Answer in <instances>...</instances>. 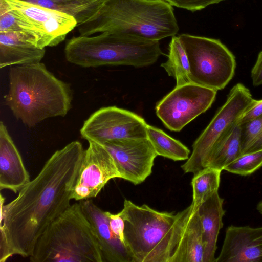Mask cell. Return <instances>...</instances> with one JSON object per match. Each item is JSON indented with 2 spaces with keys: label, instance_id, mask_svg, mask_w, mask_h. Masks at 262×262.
<instances>
[{
  "label": "cell",
  "instance_id": "cell-23",
  "mask_svg": "<svg viewBox=\"0 0 262 262\" xmlns=\"http://www.w3.org/2000/svg\"><path fill=\"white\" fill-rule=\"evenodd\" d=\"M146 132L147 138L158 156L175 161L186 160L189 158L190 150L162 130L147 124Z\"/></svg>",
  "mask_w": 262,
  "mask_h": 262
},
{
  "label": "cell",
  "instance_id": "cell-8",
  "mask_svg": "<svg viewBox=\"0 0 262 262\" xmlns=\"http://www.w3.org/2000/svg\"><path fill=\"white\" fill-rule=\"evenodd\" d=\"M256 100L242 83H237L230 90L225 103L193 143L190 156L181 166L184 173L194 174L204 168V160L213 145L238 123Z\"/></svg>",
  "mask_w": 262,
  "mask_h": 262
},
{
  "label": "cell",
  "instance_id": "cell-33",
  "mask_svg": "<svg viewBox=\"0 0 262 262\" xmlns=\"http://www.w3.org/2000/svg\"><path fill=\"white\" fill-rule=\"evenodd\" d=\"M257 209L262 214V201L258 203L257 206Z\"/></svg>",
  "mask_w": 262,
  "mask_h": 262
},
{
  "label": "cell",
  "instance_id": "cell-16",
  "mask_svg": "<svg viewBox=\"0 0 262 262\" xmlns=\"http://www.w3.org/2000/svg\"><path fill=\"white\" fill-rule=\"evenodd\" d=\"M21 156L4 123H0V190L16 193L30 181Z\"/></svg>",
  "mask_w": 262,
  "mask_h": 262
},
{
  "label": "cell",
  "instance_id": "cell-13",
  "mask_svg": "<svg viewBox=\"0 0 262 262\" xmlns=\"http://www.w3.org/2000/svg\"><path fill=\"white\" fill-rule=\"evenodd\" d=\"M100 144L113 157L121 178L138 185L151 174L158 155L148 138L121 139Z\"/></svg>",
  "mask_w": 262,
  "mask_h": 262
},
{
  "label": "cell",
  "instance_id": "cell-7",
  "mask_svg": "<svg viewBox=\"0 0 262 262\" xmlns=\"http://www.w3.org/2000/svg\"><path fill=\"white\" fill-rule=\"evenodd\" d=\"M179 37L187 54L192 83L217 92L234 75V55L220 40L187 34Z\"/></svg>",
  "mask_w": 262,
  "mask_h": 262
},
{
  "label": "cell",
  "instance_id": "cell-28",
  "mask_svg": "<svg viewBox=\"0 0 262 262\" xmlns=\"http://www.w3.org/2000/svg\"><path fill=\"white\" fill-rule=\"evenodd\" d=\"M172 6L191 11L204 9L209 5L217 4L225 0H164Z\"/></svg>",
  "mask_w": 262,
  "mask_h": 262
},
{
  "label": "cell",
  "instance_id": "cell-30",
  "mask_svg": "<svg viewBox=\"0 0 262 262\" xmlns=\"http://www.w3.org/2000/svg\"><path fill=\"white\" fill-rule=\"evenodd\" d=\"M261 114L262 100H257L255 103L242 116L238 123L242 124L249 121Z\"/></svg>",
  "mask_w": 262,
  "mask_h": 262
},
{
  "label": "cell",
  "instance_id": "cell-6",
  "mask_svg": "<svg viewBox=\"0 0 262 262\" xmlns=\"http://www.w3.org/2000/svg\"><path fill=\"white\" fill-rule=\"evenodd\" d=\"M29 259L32 262H104L79 202L71 205L46 228Z\"/></svg>",
  "mask_w": 262,
  "mask_h": 262
},
{
  "label": "cell",
  "instance_id": "cell-14",
  "mask_svg": "<svg viewBox=\"0 0 262 262\" xmlns=\"http://www.w3.org/2000/svg\"><path fill=\"white\" fill-rule=\"evenodd\" d=\"M215 262H262V227L229 226Z\"/></svg>",
  "mask_w": 262,
  "mask_h": 262
},
{
  "label": "cell",
  "instance_id": "cell-20",
  "mask_svg": "<svg viewBox=\"0 0 262 262\" xmlns=\"http://www.w3.org/2000/svg\"><path fill=\"white\" fill-rule=\"evenodd\" d=\"M242 155L241 127L237 123L213 145L204 160L203 166L222 171Z\"/></svg>",
  "mask_w": 262,
  "mask_h": 262
},
{
  "label": "cell",
  "instance_id": "cell-18",
  "mask_svg": "<svg viewBox=\"0 0 262 262\" xmlns=\"http://www.w3.org/2000/svg\"><path fill=\"white\" fill-rule=\"evenodd\" d=\"M224 199L216 191L196 208L203 231L204 243L203 262H215V253L220 229L223 227Z\"/></svg>",
  "mask_w": 262,
  "mask_h": 262
},
{
  "label": "cell",
  "instance_id": "cell-29",
  "mask_svg": "<svg viewBox=\"0 0 262 262\" xmlns=\"http://www.w3.org/2000/svg\"><path fill=\"white\" fill-rule=\"evenodd\" d=\"M106 213L112 231L125 245L124 234L125 223L123 219L119 212L117 214H112L108 211H106Z\"/></svg>",
  "mask_w": 262,
  "mask_h": 262
},
{
  "label": "cell",
  "instance_id": "cell-3",
  "mask_svg": "<svg viewBox=\"0 0 262 262\" xmlns=\"http://www.w3.org/2000/svg\"><path fill=\"white\" fill-rule=\"evenodd\" d=\"M190 205L176 214L125 200L119 212L133 262H174Z\"/></svg>",
  "mask_w": 262,
  "mask_h": 262
},
{
  "label": "cell",
  "instance_id": "cell-9",
  "mask_svg": "<svg viewBox=\"0 0 262 262\" xmlns=\"http://www.w3.org/2000/svg\"><path fill=\"white\" fill-rule=\"evenodd\" d=\"M23 31L40 49L54 47L63 41L77 26L72 16L26 0H4Z\"/></svg>",
  "mask_w": 262,
  "mask_h": 262
},
{
  "label": "cell",
  "instance_id": "cell-31",
  "mask_svg": "<svg viewBox=\"0 0 262 262\" xmlns=\"http://www.w3.org/2000/svg\"><path fill=\"white\" fill-rule=\"evenodd\" d=\"M251 75L253 85L257 86L262 84V51L259 53L251 70Z\"/></svg>",
  "mask_w": 262,
  "mask_h": 262
},
{
  "label": "cell",
  "instance_id": "cell-12",
  "mask_svg": "<svg viewBox=\"0 0 262 262\" xmlns=\"http://www.w3.org/2000/svg\"><path fill=\"white\" fill-rule=\"evenodd\" d=\"M121 178L114 159L102 145L89 142L84 150L72 192V199L80 201L95 198L112 179Z\"/></svg>",
  "mask_w": 262,
  "mask_h": 262
},
{
  "label": "cell",
  "instance_id": "cell-4",
  "mask_svg": "<svg viewBox=\"0 0 262 262\" xmlns=\"http://www.w3.org/2000/svg\"><path fill=\"white\" fill-rule=\"evenodd\" d=\"M77 26L81 36L110 32L156 41L179 31L172 6L164 0H106L95 16Z\"/></svg>",
  "mask_w": 262,
  "mask_h": 262
},
{
  "label": "cell",
  "instance_id": "cell-17",
  "mask_svg": "<svg viewBox=\"0 0 262 262\" xmlns=\"http://www.w3.org/2000/svg\"><path fill=\"white\" fill-rule=\"evenodd\" d=\"M45 49L36 47L24 32H0V68L41 62Z\"/></svg>",
  "mask_w": 262,
  "mask_h": 262
},
{
  "label": "cell",
  "instance_id": "cell-32",
  "mask_svg": "<svg viewBox=\"0 0 262 262\" xmlns=\"http://www.w3.org/2000/svg\"><path fill=\"white\" fill-rule=\"evenodd\" d=\"M262 150V131L252 142L243 154Z\"/></svg>",
  "mask_w": 262,
  "mask_h": 262
},
{
  "label": "cell",
  "instance_id": "cell-1",
  "mask_svg": "<svg viewBox=\"0 0 262 262\" xmlns=\"http://www.w3.org/2000/svg\"><path fill=\"white\" fill-rule=\"evenodd\" d=\"M84 149L78 141L55 151L16 198L1 194L0 262L29 257L46 228L70 205Z\"/></svg>",
  "mask_w": 262,
  "mask_h": 262
},
{
  "label": "cell",
  "instance_id": "cell-19",
  "mask_svg": "<svg viewBox=\"0 0 262 262\" xmlns=\"http://www.w3.org/2000/svg\"><path fill=\"white\" fill-rule=\"evenodd\" d=\"M204 243L203 231L196 210L191 204L174 262H203Z\"/></svg>",
  "mask_w": 262,
  "mask_h": 262
},
{
  "label": "cell",
  "instance_id": "cell-24",
  "mask_svg": "<svg viewBox=\"0 0 262 262\" xmlns=\"http://www.w3.org/2000/svg\"><path fill=\"white\" fill-rule=\"evenodd\" d=\"M221 170L207 167L194 174L191 181L194 210L216 191L220 183Z\"/></svg>",
  "mask_w": 262,
  "mask_h": 262
},
{
  "label": "cell",
  "instance_id": "cell-2",
  "mask_svg": "<svg viewBox=\"0 0 262 262\" xmlns=\"http://www.w3.org/2000/svg\"><path fill=\"white\" fill-rule=\"evenodd\" d=\"M5 104L14 116L32 127L51 117H64L72 106L70 85L41 62L12 66Z\"/></svg>",
  "mask_w": 262,
  "mask_h": 262
},
{
  "label": "cell",
  "instance_id": "cell-25",
  "mask_svg": "<svg viewBox=\"0 0 262 262\" xmlns=\"http://www.w3.org/2000/svg\"><path fill=\"white\" fill-rule=\"evenodd\" d=\"M262 166V150L242 154L227 165L224 170L229 172L247 176L254 172Z\"/></svg>",
  "mask_w": 262,
  "mask_h": 262
},
{
  "label": "cell",
  "instance_id": "cell-11",
  "mask_svg": "<svg viewBox=\"0 0 262 262\" xmlns=\"http://www.w3.org/2000/svg\"><path fill=\"white\" fill-rule=\"evenodd\" d=\"M144 119L115 106L100 108L84 122L80 135L88 142L98 144L125 138H147Z\"/></svg>",
  "mask_w": 262,
  "mask_h": 262
},
{
  "label": "cell",
  "instance_id": "cell-27",
  "mask_svg": "<svg viewBox=\"0 0 262 262\" xmlns=\"http://www.w3.org/2000/svg\"><path fill=\"white\" fill-rule=\"evenodd\" d=\"M8 31L23 32L6 2L0 0V32Z\"/></svg>",
  "mask_w": 262,
  "mask_h": 262
},
{
  "label": "cell",
  "instance_id": "cell-22",
  "mask_svg": "<svg viewBox=\"0 0 262 262\" xmlns=\"http://www.w3.org/2000/svg\"><path fill=\"white\" fill-rule=\"evenodd\" d=\"M161 66L169 76L175 79L176 86L192 83L188 57L179 36L172 37L169 45L168 59Z\"/></svg>",
  "mask_w": 262,
  "mask_h": 262
},
{
  "label": "cell",
  "instance_id": "cell-34",
  "mask_svg": "<svg viewBox=\"0 0 262 262\" xmlns=\"http://www.w3.org/2000/svg\"><path fill=\"white\" fill-rule=\"evenodd\" d=\"M58 2H83L90 0H54Z\"/></svg>",
  "mask_w": 262,
  "mask_h": 262
},
{
  "label": "cell",
  "instance_id": "cell-26",
  "mask_svg": "<svg viewBox=\"0 0 262 262\" xmlns=\"http://www.w3.org/2000/svg\"><path fill=\"white\" fill-rule=\"evenodd\" d=\"M241 127V142L242 154L262 131V114L242 124Z\"/></svg>",
  "mask_w": 262,
  "mask_h": 262
},
{
  "label": "cell",
  "instance_id": "cell-10",
  "mask_svg": "<svg viewBox=\"0 0 262 262\" xmlns=\"http://www.w3.org/2000/svg\"><path fill=\"white\" fill-rule=\"evenodd\" d=\"M216 93L193 83L176 86L157 103L156 115L168 129L179 132L211 106Z\"/></svg>",
  "mask_w": 262,
  "mask_h": 262
},
{
  "label": "cell",
  "instance_id": "cell-21",
  "mask_svg": "<svg viewBox=\"0 0 262 262\" xmlns=\"http://www.w3.org/2000/svg\"><path fill=\"white\" fill-rule=\"evenodd\" d=\"M26 1L45 8L67 13L73 16L79 25L87 22L95 16L106 0L73 2H58L54 0Z\"/></svg>",
  "mask_w": 262,
  "mask_h": 262
},
{
  "label": "cell",
  "instance_id": "cell-5",
  "mask_svg": "<svg viewBox=\"0 0 262 262\" xmlns=\"http://www.w3.org/2000/svg\"><path fill=\"white\" fill-rule=\"evenodd\" d=\"M64 52L68 61L83 68H143L154 64L163 54L159 41L110 32L73 37L67 42Z\"/></svg>",
  "mask_w": 262,
  "mask_h": 262
},
{
  "label": "cell",
  "instance_id": "cell-15",
  "mask_svg": "<svg viewBox=\"0 0 262 262\" xmlns=\"http://www.w3.org/2000/svg\"><path fill=\"white\" fill-rule=\"evenodd\" d=\"M96 236L104 262H133L126 245L113 232L106 211L92 199L79 201Z\"/></svg>",
  "mask_w": 262,
  "mask_h": 262
}]
</instances>
